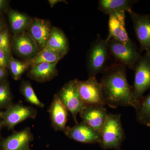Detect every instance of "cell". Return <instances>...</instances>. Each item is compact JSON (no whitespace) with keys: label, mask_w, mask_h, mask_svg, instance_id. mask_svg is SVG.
Instances as JSON below:
<instances>
[{"label":"cell","mask_w":150,"mask_h":150,"mask_svg":"<svg viewBox=\"0 0 150 150\" xmlns=\"http://www.w3.org/2000/svg\"><path fill=\"white\" fill-rule=\"evenodd\" d=\"M126 69V66L115 63L103 73L100 83L105 104L112 108L132 107L136 110L140 100L134 96L133 88L128 83Z\"/></svg>","instance_id":"1"},{"label":"cell","mask_w":150,"mask_h":150,"mask_svg":"<svg viewBox=\"0 0 150 150\" xmlns=\"http://www.w3.org/2000/svg\"><path fill=\"white\" fill-rule=\"evenodd\" d=\"M109 54L107 39L98 35L88 51L86 67L89 77L96 78L98 74H103L107 68Z\"/></svg>","instance_id":"2"},{"label":"cell","mask_w":150,"mask_h":150,"mask_svg":"<svg viewBox=\"0 0 150 150\" xmlns=\"http://www.w3.org/2000/svg\"><path fill=\"white\" fill-rule=\"evenodd\" d=\"M100 136L99 144L103 149L121 150L125 137L121 123V114H108Z\"/></svg>","instance_id":"3"},{"label":"cell","mask_w":150,"mask_h":150,"mask_svg":"<svg viewBox=\"0 0 150 150\" xmlns=\"http://www.w3.org/2000/svg\"><path fill=\"white\" fill-rule=\"evenodd\" d=\"M107 40L109 53L118 62L117 63L134 70L142 56L135 43L126 45L112 38Z\"/></svg>","instance_id":"4"},{"label":"cell","mask_w":150,"mask_h":150,"mask_svg":"<svg viewBox=\"0 0 150 150\" xmlns=\"http://www.w3.org/2000/svg\"><path fill=\"white\" fill-rule=\"evenodd\" d=\"M135 76L133 91L137 99L143 97L145 92L150 89V55L145 53L136 63L134 69Z\"/></svg>","instance_id":"5"},{"label":"cell","mask_w":150,"mask_h":150,"mask_svg":"<svg viewBox=\"0 0 150 150\" xmlns=\"http://www.w3.org/2000/svg\"><path fill=\"white\" fill-rule=\"evenodd\" d=\"M79 93L83 103L86 105H105L102 87L96 78L89 77L86 81L76 79Z\"/></svg>","instance_id":"6"},{"label":"cell","mask_w":150,"mask_h":150,"mask_svg":"<svg viewBox=\"0 0 150 150\" xmlns=\"http://www.w3.org/2000/svg\"><path fill=\"white\" fill-rule=\"evenodd\" d=\"M57 94L62 103L71 112L75 123L77 124V115L81 112L85 105L79 93L76 79L65 84Z\"/></svg>","instance_id":"7"},{"label":"cell","mask_w":150,"mask_h":150,"mask_svg":"<svg viewBox=\"0 0 150 150\" xmlns=\"http://www.w3.org/2000/svg\"><path fill=\"white\" fill-rule=\"evenodd\" d=\"M135 34L140 44V53L143 51L150 55V16L141 14L131 10L128 12Z\"/></svg>","instance_id":"8"},{"label":"cell","mask_w":150,"mask_h":150,"mask_svg":"<svg viewBox=\"0 0 150 150\" xmlns=\"http://www.w3.org/2000/svg\"><path fill=\"white\" fill-rule=\"evenodd\" d=\"M125 13L124 11L110 14L108 20V34L107 40L112 39L128 45L134 43L129 37L125 23Z\"/></svg>","instance_id":"9"},{"label":"cell","mask_w":150,"mask_h":150,"mask_svg":"<svg viewBox=\"0 0 150 150\" xmlns=\"http://www.w3.org/2000/svg\"><path fill=\"white\" fill-rule=\"evenodd\" d=\"M37 111L35 108L21 104L9 106L5 112H3L2 123L9 129H13L16 125L28 118H35Z\"/></svg>","instance_id":"10"},{"label":"cell","mask_w":150,"mask_h":150,"mask_svg":"<svg viewBox=\"0 0 150 150\" xmlns=\"http://www.w3.org/2000/svg\"><path fill=\"white\" fill-rule=\"evenodd\" d=\"M64 132L68 138L80 143L99 144L100 141L99 133L83 121L72 127L67 126Z\"/></svg>","instance_id":"11"},{"label":"cell","mask_w":150,"mask_h":150,"mask_svg":"<svg viewBox=\"0 0 150 150\" xmlns=\"http://www.w3.org/2000/svg\"><path fill=\"white\" fill-rule=\"evenodd\" d=\"M79 114L83 121L100 134L108 114L105 105H85Z\"/></svg>","instance_id":"12"},{"label":"cell","mask_w":150,"mask_h":150,"mask_svg":"<svg viewBox=\"0 0 150 150\" xmlns=\"http://www.w3.org/2000/svg\"><path fill=\"white\" fill-rule=\"evenodd\" d=\"M28 28L27 32L35 41L39 51L45 48L51 33L50 23L45 20L35 18Z\"/></svg>","instance_id":"13"},{"label":"cell","mask_w":150,"mask_h":150,"mask_svg":"<svg viewBox=\"0 0 150 150\" xmlns=\"http://www.w3.org/2000/svg\"><path fill=\"white\" fill-rule=\"evenodd\" d=\"M68 111L56 94L49 109L52 126L56 131H64L68 117Z\"/></svg>","instance_id":"14"},{"label":"cell","mask_w":150,"mask_h":150,"mask_svg":"<svg viewBox=\"0 0 150 150\" xmlns=\"http://www.w3.org/2000/svg\"><path fill=\"white\" fill-rule=\"evenodd\" d=\"M15 50L19 56L28 60L34 57L39 50L32 37L28 33H18L14 38Z\"/></svg>","instance_id":"15"},{"label":"cell","mask_w":150,"mask_h":150,"mask_svg":"<svg viewBox=\"0 0 150 150\" xmlns=\"http://www.w3.org/2000/svg\"><path fill=\"white\" fill-rule=\"evenodd\" d=\"M33 139L30 129L26 128L13 134L4 141L3 150H27Z\"/></svg>","instance_id":"16"},{"label":"cell","mask_w":150,"mask_h":150,"mask_svg":"<svg viewBox=\"0 0 150 150\" xmlns=\"http://www.w3.org/2000/svg\"><path fill=\"white\" fill-rule=\"evenodd\" d=\"M46 47L57 53L62 58L69 51V42L64 33L56 27L51 28V33Z\"/></svg>","instance_id":"17"},{"label":"cell","mask_w":150,"mask_h":150,"mask_svg":"<svg viewBox=\"0 0 150 150\" xmlns=\"http://www.w3.org/2000/svg\"><path fill=\"white\" fill-rule=\"evenodd\" d=\"M57 63H42L31 67L28 76L38 82H46L55 77L58 74Z\"/></svg>","instance_id":"18"},{"label":"cell","mask_w":150,"mask_h":150,"mask_svg":"<svg viewBox=\"0 0 150 150\" xmlns=\"http://www.w3.org/2000/svg\"><path fill=\"white\" fill-rule=\"evenodd\" d=\"M137 1L131 0H99L98 8L103 13L109 16L115 12L124 11L129 12Z\"/></svg>","instance_id":"19"},{"label":"cell","mask_w":150,"mask_h":150,"mask_svg":"<svg viewBox=\"0 0 150 150\" xmlns=\"http://www.w3.org/2000/svg\"><path fill=\"white\" fill-rule=\"evenodd\" d=\"M57 53L45 47L40 50L34 57L28 60L30 67L42 63H57L62 59Z\"/></svg>","instance_id":"20"},{"label":"cell","mask_w":150,"mask_h":150,"mask_svg":"<svg viewBox=\"0 0 150 150\" xmlns=\"http://www.w3.org/2000/svg\"><path fill=\"white\" fill-rule=\"evenodd\" d=\"M136 110L137 120L142 125L150 126V93L140 100L139 105Z\"/></svg>","instance_id":"21"},{"label":"cell","mask_w":150,"mask_h":150,"mask_svg":"<svg viewBox=\"0 0 150 150\" xmlns=\"http://www.w3.org/2000/svg\"><path fill=\"white\" fill-rule=\"evenodd\" d=\"M9 17L12 29L17 34L24 32L29 25V19L28 17L19 12L11 11Z\"/></svg>","instance_id":"22"},{"label":"cell","mask_w":150,"mask_h":150,"mask_svg":"<svg viewBox=\"0 0 150 150\" xmlns=\"http://www.w3.org/2000/svg\"><path fill=\"white\" fill-rule=\"evenodd\" d=\"M21 92L25 100L33 105L38 107L43 108L44 105L40 101L34 90L28 81H23L22 84Z\"/></svg>","instance_id":"23"},{"label":"cell","mask_w":150,"mask_h":150,"mask_svg":"<svg viewBox=\"0 0 150 150\" xmlns=\"http://www.w3.org/2000/svg\"><path fill=\"white\" fill-rule=\"evenodd\" d=\"M9 67L13 79L18 80L30 66L27 62H21L11 57L9 61Z\"/></svg>","instance_id":"24"},{"label":"cell","mask_w":150,"mask_h":150,"mask_svg":"<svg viewBox=\"0 0 150 150\" xmlns=\"http://www.w3.org/2000/svg\"><path fill=\"white\" fill-rule=\"evenodd\" d=\"M11 95L7 84L0 85V107H4L10 104Z\"/></svg>","instance_id":"25"},{"label":"cell","mask_w":150,"mask_h":150,"mask_svg":"<svg viewBox=\"0 0 150 150\" xmlns=\"http://www.w3.org/2000/svg\"><path fill=\"white\" fill-rule=\"evenodd\" d=\"M0 49L4 51L8 57L11 55L10 45L8 35L6 30L0 31Z\"/></svg>","instance_id":"26"},{"label":"cell","mask_w":150,"mask_h":150,"mask_svg":"<svg viewBox=\"0 0 150 150\" xmlns=\"http://www.w3.org/2000/svg\"><path fill=\"white\" fill-rule=\"evenodd\" d=\"M8 57L2 50L0 49V68L5 69L8 65Z\"/></svg>","instance_id":"27"},{"label":"cell","mask_w":150,"mask_h":150,"mask_svg":"<svg viewBox=\"0 0 150 150\" xmlns=\"http://www.w3.org/2000/svg\"><path fill=\"white\" fill-rule=\"evenodd\" d=\"M6 76V72L5 69L0 68V81L3 79Z\"/></svg>","instance_id":"28"},{"label":"cell","mask_w":150,"mask_h":150,"mask_svg":"<svg viewBox=\"0 0 150 150\" xmlns=\"http://www.w3.org/2000/svg\"><path fill=\"white\" fill-rule=\"evenodd\" d=\"M49 4L50 6L51 7H53L55 5H56L57 3L60 2L61 1H58V0H52V1H49Z\"/></svg>","instance_id":"29"},{"label":"cell","mask_w":150,"mask_h":150,"mask_svg":"<svg viewBox=\"0 0 150 150\" xmlns=\"http://www.w3.org/2000/svg\"><path fill=\"white\" fill-rule=\"evenodd\" d=\"M5 3V1H3V0H0V10L4 7Z\"/></svg>","instance_id":"30"},{"label":"cell","mask_w":150,"mask_h":150,"mask_svg":"<svg viewBox=\"0 0 150 150\" xmlns=\"http://www.w3.org/2000/svg\"><path fill=\"white\" fill-rule=\"evenodd\" d=\"M3 27H4V24L3 22L0 21V31L3 30Z\"/></svg>","instance_id":"31"},{"label":"cell","mask_w":150,"mask_h":150,"mask_svg":"<svg viewBox=\"0 0 150 150\" xmlns=\"http://www.w3.org/2000/svg\"><path fill=\"white\" fill-rule=\"evenodd\" d=\"M3 112H0V118H3Z\"/></svg>","instance_id":"32"},{"label":"cell","mask_w":150,"mask_h":150,"mask_svg":"<svg viewBox=\"0 0 150 150\" xmlns=\"http://www.w3.org/2000/svg\"><path fill=\"white\" fill-rule=\"evenodd\" d=\"M2 126H3L2 123V122H1V123H0V129H1V127Z\"/></svg>","instance_id":"33"},{"label":"cell","mask_w":150,"mask_h":150,"mask_svg":"<svg viewBox=\"0 0 150 150\" xmlns=\"http://www.w3.org/2000/svg\"><path fill=\"white\" fill-rule=\"evenodd\" d=\"M149 127H150V126H149Z\"/></svg>","instance_id":"34"},{"label":"cell","mask_w":150,"mask_h":150,"mask_svg":"<svg viewBox=\"0 0 150 150\" xmlns=\"http://www.w3.org/2000/svg\"><path fill=\"white\" fill-rule=\"evenodd\" d=\"M27 150H28V149Z\"/></svg>","instance_id":"35"}]
</instances>
